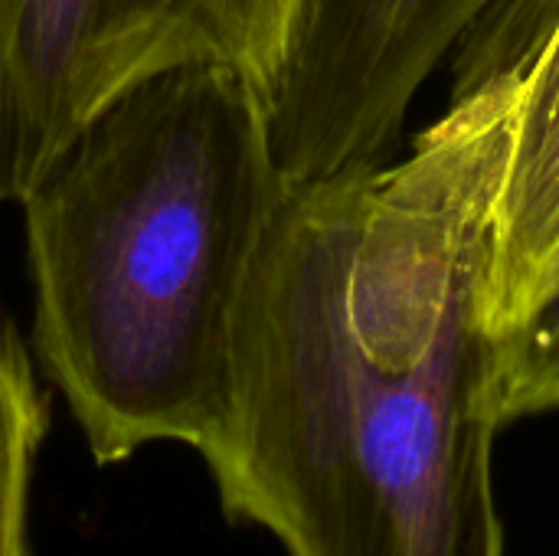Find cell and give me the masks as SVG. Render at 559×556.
<instances>
[{"label":"cell","mask_w":559,"mask_h":556,"mask_svg":"<svg viewBox=\"0 0 559 556\" xmlns=\"http://www.w3.org/2000/svg\"><path fill=\"white\" fill-rule=\"evenodd\" d=\"M521 66L455 92L406 161L288 190L197 452L288 556H508L481 288Z\"/></svg>","instance_id":"6da1fadb"},{"label":"cell","mask_w":559,"mask_h":556,"mask_svg":"<svg viewBox=\"0 0 559 556\" xmlns=\"http://www.w3.org/2000/svg\"><path fill=\"white\" fill-rule=\"evenodd\" d=\"M288 190L272 98L190 62L115 95L20 197L33 351L98 465L213 439Z\"/></svg>","instance_id":"7a4b0ae2"},{"label":"cell","mask_w":559,"mask_h":556,"mask_svg":"<svg viewBox=\"0 0 559 556\" xmlns=\"http://www.w3.org/2000/svg\"><path fill=\"white\" fill-rule=\"evenodd\" d=\"M305 13L308 0H0V203L157 72L223 62L275 102Z\"/></svg>","instance_id":"3957f363"},{"label":"cell","mask_w":559,"mask_h":556,"mask_svg":"<svg viewBox=\"0 0 559 556\" xmlns=\"http://www.w3.org/2000/svg\"><path fill=\"white\" fill-rule=\"evenodd\" d=\"M504 0H308L272 102L288 184L311 187L390 161L429 75Z\"/></svg>","instance_id":"277c9868"},{"label":"cell","mask_w":559,"mask_h":556,"mask_svg":"<svg viewBox=\"0 0 559 556\" xmlns=\"http://www.w3.org/2000/svg\"><path fill=\"white\" fill-rule=\"evenodd\" d=\"M559 265V3L524 56L511 147L495 200L481 324L511 331Z\"/></svg>","instance_id":"5b68a950"},{"label":"cell","mask_w":559,"mask_h":556,"mask_svg":"<svg viewBox=\"0 0 559 556\" xmlns=\"http://www.w3.org/2000/svg\"><path fill=\"white\" fill-rule=\"evenodd\" d=\"M46 429V393L0 301V556H29V485Z\"/></svg>","instance_id":"8992f818"},{"label":"cell","mask_w":559,"mask_h":556,"mask_svg":"<svg viewBox=\"0 0 559 556\" xmlns=\"http://www.w3.org/2000/svg\"><path fill=\"white\" fill-rule=\"evenodd\" d=\"M491 400L501 426L559 413V265L527 315L491 341Z\"/></svg>","instance_id":"52a82bcc"}]
</instances>
